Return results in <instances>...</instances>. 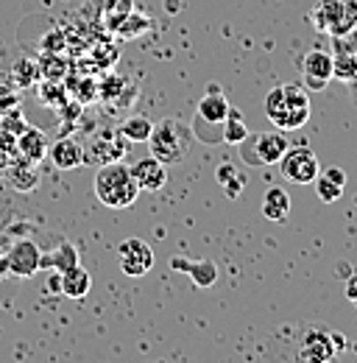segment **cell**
<instances>
[{"instance_id": "cell-22", "label": "cell", "mask_w": 357, "mask_h": 363, "mask_svg": "<svg viewBox=\"0 0 357 363\" xmlns=\"http://www.w3.org/2000/svg\"><path fill=\"white\" fill-rule=\"evenodd\" d=\"M40 101H42L45 106L59 109V106L67 104V90L59 84V79H50V82H45L42 87H40Z\"/></svg>"}, {"instance_id": "cell-15", "label": "cell", "mask_w": 357, "mask_h": 363, "mask_svg": "<svg viewBox=\"0 0 357 363\" xmlns=\"http://www.w3.org/2000/svg\"><path fill=\"white\" fill-rule=\"evenodd\" d=\"M59 288H62V294H64L67 299H84L89 294V288H92V279H89L87 269H81V266L76 263V266H70L67 272H62Z\"/></svg>"}, {"instance_id": "cell-17", "label": "cell", "mask_w": 357, "mask_h": 363, "mask_svg": "<svg viewBox=\"0 0 357 363\" xmlns=\"http://www.w3.org/2000/svg\"><path fill=\"white\" fill-rule=\"evenodd\" d=\"M263 216H266L268 221H276V224L288 221V216H290V196L282 187H268L266 190V196H263Z\"/></svg>"}, {"instance_id": "cell-9", "label": "cell", "mask_w": 357, "mask_h": 363, "mask_svg": "<svg viewBox=\"0 0 357 363\" xmlns=\"http://www.w3.org/2000/svg\"><path fill=\"white\" fill-rule=\"evenodd\" d=\"M302 73L307 90H324L327 82L332 79V56L327 50H310L302 59Z\"/></svg>"}, {"instance_id": "cell-10", "label": "cell", "mask_w": 357, "mask_h": 363, "mask_svg": "<svg viewBox=\"0 0 357 363\" xmlns=\"http://www.w3.org/2000/svg\"><path fill=\"white\" fill-rule=\"evenodd\" d=\"M165 168L168 165H162L157 157H145V160L129 165V171H132V177L137 179V184H140V190H151V193H157V190L165 187V182H168V171Z\"/></svg>"}, {"instance_id": "cell-12", "label": "cell", "mask_w": 357, "mask_h": 363, "mask_svg": "<svg viewBox=\"0 0 357 363\" xmlns=\"http://www.w3.org/2000/svg\"><path fill=\"white\" fill-rule=\"evenodd\" d=\"M17 154L26 160V162H34L40 165L45 157H47V135L34 129V126H26L20 135H17Z\"/></svg>"}, {"instance_id": "cell-28", "label": "cell", "mask_w": 357, "mask_h": 363, "mask_svg": "<svg viewBox=\"0 0 357 363\" xmlns=\"http://www.w3.org/2000/svg\"><path fill=\"white\" fill-rule=\"evenodd\" d=\"M17 154V135H11L8 129H0V154Z\"/></svg>"}, {"instance_id": "cell-1", "label": "cell", "mask_w": 357, "mask_h": 363, "mask_svg": "<svg viewBox=\"0 0 357 363\" xmlns=\"http://www.w3.org/2000/svg\"><path fill=\"white\" fill-rule=\"evenodd\" d=\"M266 118L279 132L302 129L310 121V95L302 84H279L266 95Z\"/></svg>"}, {"instance_id": "cell-5", "label": "cell", "mask_w": 357, "mask_h": 363, "mask_svg": "<svg viewBox=\"0 0 357 363\" xmlns=\"http://www.w3.org/2000/svg\"><path fill=\"white\" fill-rule=\"evenodd\" d=\"M276 165H279L282 177L288 182H293V184H312L315 177L321 174V162H318V157L312 154L307 145L288 148Z\"/></svg>"}, {"instance_id": "cell-11", "label": "cell", "mask_w": 357, "mask_h": 363, "mask_svg": "<svg viewBox=\"0 0 357 363\" xmlns=\"http://www.w3.org/2000/svg\"><path fill=\"white\" fill-rule=\"evenodd\" d=\"M50 160L59 171H73V168H81L87 162L84 157V145L76 143L73 137H62L50 145Z\"/></svg>"}, {"instance_id": "cell-6", "label": "cell", "mask_w": 357, "mask_h": 363, "mask_svg": "<svg viewBox=\"0 0 357 363\" xmlns=\"http://www.w3.org/2000/svg\"><path fill=\"white\" fill-rule=\"evenodd\" d=\"M118 266L126 277H142L154 269V249L140 238H126L118 246Z\"/></svg>"}, {"instance_id": "cell-19", "label": "cell", "mask_w": 357, "mask_h": 363, "mask_svg": "<svg viewBox=\"0 0 357 363\" xmlns=\"http://www.w3.org/2000/svg\"><path fill=\"white\" fill-rule=\"evenodd\" d=\"M154 132V123L145 115H132L120 123V135L126 137L129 143H148V137Z\"/></svg>"}, {"instance_id": "cell-2", "label": "cell", "mask_w": 357, "mask_h": 363, "mask_svg": "<svg viewBox=\"0 0 357 363\" xmlns=\"http://www.w3.org/2000/svg\"><path fill=\"white\" fill-rule=\"evenodd\" d=\"M95 196L101 199V204L120 210V207H132L140 196V184L132 177L129 165L123 162H103L95 174Z\"/></svg>"}, {"instance_id": "cell-18", "label": "cell", "mask_w": 357, "mask_h": 363, "mask_svg": "<svg viewBox=\"0 0 357 363\" xmlns=\"http://www.w3.org/2000/svg\"><path fill=\"white\" fill-rule=\"evenodd\" d=\"M229 101L223 98L218 90H210V95H204L198 101V118L207 121V123H223L226 115H229Z\"/></svg>"}, {"instance_id": "cell-7", "label": "cell", "mask_w": 357, "mask_h": 363, "mask_svg": "<svg viewBox=\"0 0 357 363\" xmlns=\"http://www.w3.org/2000/svg\"><path fill=\"white\" fill-rule=\"evenodd\" d=\"M6 266L14 277H34L42 266V252L37 243L31 240H20L11 246L8 257H6Z\"/></svg>"}, {"instance_id": "cell-3", "label": "cell", "mask_w": 357, "mask_h": 363, "mask_svg": "<svg viewBox=\"0 0 357 363\" xmlns=\"http://www.w3.org/2000/svg\"><path fill=\"white\" fill-rule=\"evenodd\" d=\"M190 145H193V132L184 123L174 121V118H168L159 126H154V132L148 137L151 157H157L162 165H176V162H181L190 154Z\"/></svg>"}, {"instance_id": "cell-20", "label": "cell", "mask_w": 357, "mask_h": 363, "mask_svg": "<svg viewBox=\"0 0 357 363\" xmlns=\"http://www.w3.org/2000/svg\"><path fill=\"white\" fill-rule=\"evenodd\" d=\"M246 137H249V126L243 123L240 112H237V109H229V115H226V121H223V140L232 143V145H240Z\"/></svg>"}, {"instance_id": "cell-27", "label": "cell", "mask_w": 357, "mask_h": 363, "mask_svg": "<svg viewBox=\"0 0 357 363\" xmlns=\"http://www.w3.org/2000/svg\"><path fill=\"white\" fill-rule=\"evenodd\" d=\"M26 126H28V123H23V121H20V112H17V109L6 112V115H3V123H0V129H8L11 135H20Z\"/></svg>"}, {"instance_id": "cell-8", "label": "cell", "mask_w": 357, "mask_h": 363, "mask_svg": "<svg viewBox=\"0 0 357 363\" xmlns=\"http://www.w3.org/2000/svg\"><path fill=\"white\" fill-rule=\"evenodd\" d=\"M338 355L335 350V341H332V333L327 330H310L305 333L302 338V347H299V358L310 363H327Z\"/></svg>"}, {"instance_id": "cell-14", "label": "cell", "mask_w": 357, "mask_h": 363, "mask_svg": "<svg viewBox=\"0 0 357 363\" xmlns=\"http://www.w3.org/2000/svg\"><path fill=\"white\" fill-rule=\"evenodd\" d=\"M312 184H315L318 199H321V201H327V204H332V201H338V199L344 196L346 174H344L341 168H327V171H321V174L315 177Z\"/></svg>"}, {"instance_id": "cell-26", "label": "cell", "mask_w": 357, "mask_h": 363, "mask_svg": "<svg viewBox=\"0 0 357 363\" xmlns=\"http://www.w3.org/2000/svg\"><path fill=\"white\" fill-rule=\"evenodd\" d=\"M20 106V95L14 87H8V84H0V118L6 115V112H11V109H17Z\"/></svg>"}, {"instance_id": "cell-24", "label": "cell", "mask_w": 357, "mask_h": 363, "mask_svg": "<svg viewBox=\"0 0 357 363\" xmlns=\"http://www.w3.org/2000/svg\"><path fill=\"white\" fill-rule=\"evenodd\" d=\"M47 263L62 274V272H67L70 266H76V263H79V255H76V249H73L70 243H62V246H59V252H53Z\"/></svg>"}, {"instance_id": "cell-21", "label": "cell", "mask_w": 357, "mask_h": 363, "mask_svg": "<svg viewBox=\"0 0 357 363\" xmlns=\"http://www.w3.org/2000/svg\"><path fill=\"white\" fill-rule=\"evenodd\" d=\"M11 182L17 190H34L37 187V165L34 162H26L20 157V162L11 168Z\"/></svg>"}, {"instance_id": "cell-4", "label": "cell", "mask_w": 357, "mask_h": 363, "mask_svg": "<svg viewBox=\"0 0 357 363\" xmlns=\"http://www.w3.org/2000/svg\"><path fill=\"white\" fill-rule=\"evenodd\" d=\"M240 145H243V157L249 160V165H276L282 154L290 148L282 132H260V135L249 132V137Z\"/></svg>"}, {"instance_id": "cell-16", "label": "cell", "mask_w": 357, "mask_h": 363, "mask_svg": "<svg viewBox=\"0 0 357 363\" xmlns=\"http://www.w3.org/2000/svg\"><path fill=\"white\" fill-rule=\"evenodd\" d=\"M171 266L178 269V272L190 274V279H193L198 288H210V285H215V279H218V269H215L212 260H198V263H193V260H178L176 257Z\"/></svg>"}, {"instance_id": "cell-13", "label": "cell", "mask_w": 357, "mask_h": 363, "mask_svg": "<svg viewBox=\"0 0 357 363\" xmlns=\"http://www.w3.org/2000/svg\"><path fill=\"white\" fill-rule=\"evenodd\" d=\"M123 135H118V132H112V129H106V132H98V135H92V157L103 165V162H115V160H120L123 154H126V143H118Z\"/></svg>"}, {"instance_id": "cell-29", "label": "cell", "mask_w": 357, "mask_h": 363, "mask_svg": "<svg viewBox=\"0 0 357 363\" xmlns=\"http://www.w3.org/2000/svg\"><path fill=\"white\" fill-rule=\"evenodd\" d=\"M346 299L357 308V274H352L349 282H346Z\"/></svg>"}, {"instance_id": "cell-25", "label": "cell", "mask_w": 357, "mask_h": 363, "mask_svg": "<svg viewBox=\"0 0 357 363\" xmlns=\"http://www.w3.org/2000/svg\"><path fill=\"white\" fill-rule=\"evenodd\" d=\"M243 184H246V177L240 174V171H234V174H229L226 179L221 182L223 193H226V199H237L240 193H243Z\"/></svg>"}, {"instance_id": "cell-23", "label": "cell", "mask_w": 357, "mask_h": 363, "mask_svg": "<svg viewBox=\"0 0 357 363\" xmlns=\"http://www.w3.org/2000/svg\"><path fill=\"white\" fill-rule=\"evenodd\" d=\"M332 79H357V56L355 53H344V56H332Z\"/></svg>"}]
</instances>
